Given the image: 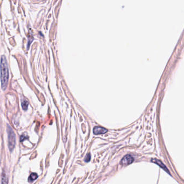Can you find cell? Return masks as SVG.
Masks as SVG:
<instances>
[{
  "instance_id": "6da1fadb",
  "label": "cell",
  "mask_w": 184,
  "mask_h": 184,
  "mask_svg": "<svg viewBox=\"0 0 184 184\" xmlns=\"http://www.w3.org/2000/svg\"><path fill=\"white\" fill-rule=\"evenodd\" d=\"M1 69V82L2 89L3 90L6 89L9 80V69L8 62L4 55H2L0 62Z\"/></svg>"
},
{
  "instance_id": "9c48e42d",
  "label": "cell",
  "mask_w": 184,
  "mask_h": 184,
  "mask_svg": "<svg viewBox=\"0 0 184 184\" xmlns=\"http://www.w3.org/2000/svg\"><path fill=\"white\" fill-rule=\"evenodd\" d=\"M90 160H91V154H90V153H88L85 156L84 161H85L86 163H88V162L90 161Z\"/></svg>"
},
{
  "instance_id": "7a4b0ae2",
  "label": "cell",
  "mask_w": 184,
  "mask_h": 184,
  "mask_svg": "<svg viewBox=\"0 0 184 184\" xmlns=\"http://www.w3.org/2000/svg\"><path fill=\"white\" fill-rule=\"evenodd\" d=\"M7 134H8V148L10 152H12L15 147L16 144V136L15 132L9 125H7Z\"/></svg>"
},
{
  "instance_id": "3957f363",
  "label": "cell",
  "mask_w": 184,
  "mask_h": 184,
  "mask_svg": "<svg viewBox=\"0 0 184 184\" xmlns=\"http://www.w3.org/2000/svg\"><path fill=\"white\" fill-rule=\"evenodd\" d=\"M134 161V158L130 154H127L121 159L120 164L123 166H127L132 164Z\"/></svg>"
},
{
  "instance_id": "52a82bcc",
  "label": "cell",
  "mask_w": 184,
  "mask_h": 184,
  "mask_svg": "<svg viewBox=\"0 0 184 184\" xmlns=\"http://www.w3.org/2000/svg\"><path fill=\"white\" fill-rule=\"evenodd\" d=\"M38 178V175L36 173H32L28 178V181L29 183H32Z\"/></svg>"
},
{
  "instance_id": "5b68a950",
  "label": "cell",
  "mask_w": 184,
  "mask_h": 184,
  "mask_svg": "<svg viewBox=\"0 0 184 184\" xmlns=\"http://www.w3.org/2000/svg\"><path fill=\"white\" fill-rule=\"evenodd\" d=\"M151 162L153 163H154V164H156L159 165V166L161 168H163L165 171H166V172L168 173V174H170V172H169L168 168H167V167L165 166V165L163 163H162V162L160 160H159L156 159V158H153V159H151Z\"/></svg>"
},
{
  "instance_id": "277c9868",
  "label": "cell",
  "mask_w": 184,
  "mask_h": 184,
  "mask_svg": "<svg viewBox=\"0 0 184 184\" xmlns=\"http://www.w3.org/2000/svg\"><path fill=\"white\" fill-rule=\"evenodd\" d=\"M93 132L94 135H102V134H105L108 132V130L106 129L105 128H103L101 126H95L93 128Z\"/></svg>"
},
{
  "instance_id": "30bf717a",
  "label": "cell",
  "mask_w": 184,
  "mask_h": 184,
  "mask_svg": "<svg viewBox=\"0 0 184 184\" xmlns=\"http://www.w3.org/2000/svg\"><path fill=\"white\" fill-rule=\"evenodd\" d=\"M26 139L27 138V137H24V136L23 135H22L21 136V138H20V141H23V140H24V139Z\"/></svg>"
},
{
  "instance_id": "8992f818",
  "label": "cell",
  "mask_w": 184,
  "mask_h": 184,
  "mask_svg": "<svg viewBox=\"0 0 184 184\" xmlns=\"http://www.w3.org/2000/svg\"><path fill=\"white\" fill-rule=\"evenodd\" d=\"M1 184H8V179L7 174L3 172L1 176Z\"/></svg>"
},
{
  "instance_id": "ba28073f",
  "label": "cell",
  "mask_w": 184,
  "mask_h": 184,
  "mask_svg": "<svg viewBox=\"0 0 184 184\" xmlns=\"http://www.w3.org/2000/svg\"><path fill=\"white\" fill-rule=\"evenodd\" d=\"M29 105V102L27 99H22V107L24 110H27Z\"/></svg>"
}]
</instances>
